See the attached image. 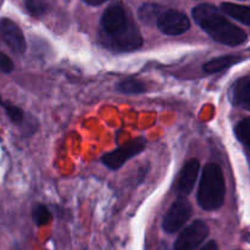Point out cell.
<instances>
[{"label": "cell", "instance_id": "cell-22", "mask_svg": "<svg viewBox=\"0 0 250 250\" xmlns=\"http://www.w3.org/2000/svg\"><path fill=\"white\" fill-rule=\"evenodd\" d=\"M0 102H1V100H0Z\"/></svg>", "mask_w": 250, "mask_h": 250}, {"label": "cell", "instance_id": "cell-5", "mask_svg": "<svg viewBox=\"0 0 250 250\" xmlns=\"http://www.w3.org/2000/svg\"><path fill=\"white\" fill-rule=\"evenodd\" d=\"M192 215V205L183 195L176 199L164 217L163 229L166 233H176Z\"/></svg>", "mask_w": 250, "mask_h": 250}, {"label": "cell", "instance_id": "cell-8", "mask_svg": "<svg viewBox=\"0 0 250 250\" xmlns=\"http://www.w3.org/2000/svg\"><path fill=\"white\" fill-rule=\"evenodd\" d=\"M0 39L17 55L26 51V39L21 28L9 19H0Z\"/></svg>", "mask_w": 250, "mask_h": 250}, {"label": "cell", "instance_id": "cell-21", "mask_svg": "<svg viewBox=\"0 0 250 250\" xmlns=\"http://www.w3.org/2000/svg\"><path fill=\"white\" fill-rule=\"evenodd\" d=\"M85 2H88V4L90 5H100L103 4V2L107 1V0H84Z\"/></svg>", "mask_w": 250, "mask_h": 250}, {"label": "cell", "instance_id": "cell-12", "mask_svg": "<svg viewBox=\"0 0 250 250\" xmlns=\"http://www.w3.org/2000/svg\"><path fill=\"white\" fill-rule=\"evenodd\" d=\"M221 10L227 14L229 16L233 17L237 21L242 22L243 24L248 26L250 23L249 21V7L243 6V5H237L232 4V2H222L221 4Z\"/></svg>", "mask_w": 250, "mask_h": 250}, {"label": "cell", "instance_id": "cell-14", "mask_svg": "<svg viewBox=\"0 0 250 250\" xmlns=\"http://www.w3.org/2000/svg\"><path fill=\"white\" fill-rule=\"evenodd\" d=\"M117 89L125 94H141L146 92V87L142 81L136 80V78H128L119 83Z\"/></svg>", "mask_w": 250, "mask_h": 250}, {"label": "cell", "instance_id": "cell-6", "mask_svg": "<svg viewBox=\"0 0 250 250\" xmlns=\"http://www.w3.org/2000/svg\"><path fill=\"white\" fill-rule=\"evenodd\" d=\"M209 236V227L205 222L198 221L193 222L190 226H188L175 243L176 250H192L198 248L203 242Z\"/></svg>", "mask_w": 250, "mask_h": 250}, {"label": "cell", "instance_id": "cell-15", "mask_svg": "<svg viewBox=\"0 0 250 250\" xmlns=\"http://www.w3.org/2000/svg\"><path fill=\"white\" fill-rule=\"evenodd\" d=\"M249 119H244L243 121L239 122L238 125L234 128V133L236 137L238 138V141L246 146V149L248 150L249 148V133H250V124Z\"/></svg>", "mask_w": 250, "mask_h": 250}, {"label": "cell", "instance_id": "cell-17", "mask_svg": "<svg viewBox=\"0 0 250 250\" xmlns=\"http://www.w3.org/2000/svg\"><path fill=\"white\" fill-rule=\"evenodd\" d=\"M26 9L33 16H42L48 10V2L46 0H26Z\"/></svg>", "mask_w": 250, "mask_h": 250}, {"label": "cell", "instance_id": "cell-4", "mask_svg": "<svg viewBox=\"0 0 250 250\" xmlns=\"http://www.w3.org/2000/svg\"><path fill=\"white\" fill-rule=\"evenodd\" d=\"M146 146V141L144 138H142V137L132 139L128 143H126L125 146L116 149V150L105 154L102 158V161L106 167L110 168V170H117V168L121 167L127 160H129V159L133 158V156L138 155L142 150H144Z\"/></svg>", "mask_w": 250, "mask_h": 250}, {"label": "cell", "instance_id": "cell-16", "mask_svg": "<svg viewBox=\"0 0 250 250\" xmlns=\"http://www.w3.org/2000/svg\"><path fill=\"white\" fill-rule=\"evenodd\" d=\"M51 220V214L44 205H37L33 210V221L37 226H44Z\"/></svg>", "mask_w": 250, "mask_h": 250}, {"label": "cell", "instance_id": "cell-1", "mask_svg": "<svg viewBox=\"0 0 250 250\" xmlns=\"http://www.w3.org/2000/svg\"><path fill=\"white\" fill-rule=\"evenodd\" d=\"M100 41L103 45L117 53L133 51L143 45L139 28L128 10L121 4L107 7L100 21Z\"/></svg>", "mask_w": 250, "mask_h": 250}, {"label": "cell", "instance_id": "cell-3", "mask_svg": "<svg viewBox=\"0 0 250 250\" xmlns=\"http://www.w3.org/2000/svg\"><path fill=\"white\" fill-rule=\"evenodd\" d=\"M226 194V185L222 168L217 164L209 163L204 166L198 189V203L208 211L222 207Z\"/></svg>", "mask_w": 250, "mask_h": 250}, {"label": "cell", "instance_id": "cell-11", "mask_svg": "<svg viewBox=\"0 0 250 250\" xmlns=\"http://www.w3.org/2000/svg\"><path fill=\"white\" fill-rule=\"evenodd\" d=\"M242 60H243V58L238 55L220 56V58H215L212 60L208 61L204 65V71L208 73L219 72V71H222L225 68H229L231 66L236 65V63L241 62Z\"/></svg>", "mask_w": 250, "mask_h": 250}, {"label": "cell", "instance_id": "cell-18", "mask_svg": "<svg viewBox=\"0 0 250 250\" xmlns=\"http://www.w3.org/2000/svg\"><path fill=\"white\" fill-rule=\"evenodd\" d=\"M4 106H5V110H6L7 116L10 117V120H11L12 122H15V124H20V122H22V120H23L24 117V114L20 107L15 106V105H11V104H5Z\"/></svg>", "mask_w": 250, "mask_h": 250}, {"label": "cell", "instance_id": "cell-13", "mask_svg": "<svg viewBox=\"0 0 250 250\" xmlns=\"http://www.w3.org/2000/svg\"><path fill=\"white\" fill-rule=\"evenodd\" d=\"M161 12H163V7L160 5L153 4V2H146V4L141 6L138 11V16L143 23L151 26V24L156 23Z\"/></svg>", "mask_w": 250, "mask_h": 250}, {"label": "cell", "instance_id": "cell-19", "mask_svg": "<svg viewBox=\"0 0 250 250\" xmlns=\"http://www.w3.org/2000/svg\"><path fill=\"white\" fill-rule=\"evenodd\" d=\"M12 70H14V63H12V61L5 54H2L0 51V71L5 73H9Z\"/></svg>", "mask_w": 250, "mask_h": 250}, {"label": "cell", "instance_id": "cell-20", "mask_svg": "<svg viewBox=\"0 0 250 250\" xmlns=\"http://www.w3.org/2000/svg\"><path fill=\"white\" fill-rule=\"evenodd\" d=\"M207 249H217V244L215 243L214 241H211V242H209V243L207 244V246H204L203 247V250H207Z\"/></svg>", "mask_w": 250, "mask_h": 250}, {"label": "cell", "instance_id": "cell-9", "mask_svg": "<svg viewBox=\"0 0 250 250\" xmlns=\"http://www.w3.org/2000/svg\"><path fill=\"white\" fill-rule=\"evenodd\" d=\"M199 168L200 164L198 159H190L189 161L186 163V165L181 170L177 180V192L180 193V195L186 197V195L192 192L195 181H197Z\"/></svg>", "mask_w": 250, "mask_h": 250}, {"label": "cell", "instance_id": "cell-10", "mask_svg": "<svg viewBox=\"0 0 250 250\" xmlns=\"http://www.w3.org/2000/svg\"><path fill=\"white\" fill-rule=\"evenodd\" d=\"M250 78L249 76H244L241 80L237 81L232 85L229 90V99L234 106L243 107V109H250Z\"/></svg>", "mask_w": 250, "mask_h": 250}, {"label": "cell", "instance_id": "cell-2", "mask_svg": "<svg viewBox=\"0 0 250 250\" xmlns=\"http://www.w3.org/2000/svg\"><path fill=\"white\" fill-rule=\"evenodd\" d=\"M193 19L212 39L226 45L236 46L247 42L248 36L243 29L234 26L211 4H200L192 11Z\"/></svg>", "mask_w": 250, "mask_h": 250}, {"label": "cell", "instance_id": "cell-7", "mask_svg": "<svg viewBox=\"0 0 250 250\" xmlns=\"http://www.w3.org/2000/svg\"><path fill=\"white\" fill-rule=\"evenodd\" d=\"M159 29L167 36H180L190 27L189 19L177 10H167L161 12L156 21Z\"/></svg>", "mask_w": 250, "mask_h": 250}]
</instances>
